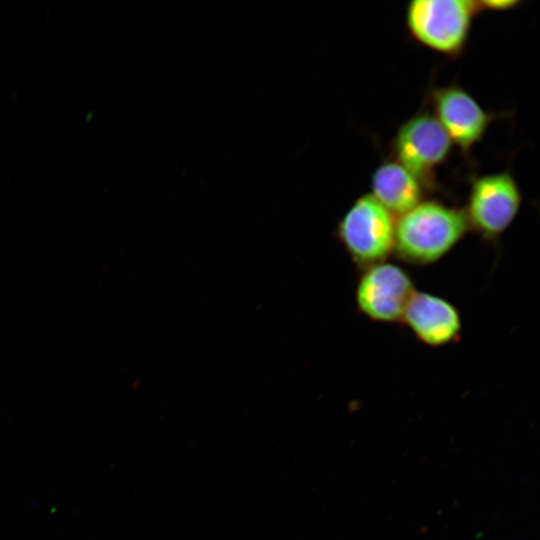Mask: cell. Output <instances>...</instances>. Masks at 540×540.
Here are the masks:
<instances>
[{"label":"cell","instance_id":"6da1fadb","mask_svg":"<svg viewBox=\"0 0 540 540\" xmlns=\"http://www.w3.org/2000/svg\"><path fill=\"white\" fill-rule=\"evenodd\" d=\"M468 229L465 210L422 201L395 221L393 251L408 263L429 265L446 256Z\"/></svg>","mask_w":540,"mask_h":540},{"label":"cell","instance_id":"7a4b0ae2","mask_svg":"<svg viewBox=\"0 0 540 540\" xmlns=\"http://www.w3.org/2000/svg\"><path fill=\"white\" fill-rule=\"evenodd\" d=\"M395 219L371 194L359 197L340 219L336 234L361 268L386 261L394 250Z\"/></svg>","mask_w":540,"mask_h":540},{"label":"cell","instance_id":"3957f363","mask_svg":"<svg viewBox=\"0 0 540 540\" xmlns=\"http://www.w3.org/2000/svg\"><path fill=\"white\" fill-rule=\"evenodd\" d=\"M481 10L471 0H416L406 11L412 36L423 45L447 55L464 47L473 16Z\"/></svg>","mask_w":540,"mask_h":540},{"label":"cell","instance_id":"277c9868","mask_svg":"<svg viewBox=\"0 0 540 540\" xmlns=\"http://www.w3.org/2000/svg\"><path fill=\"white\" fill-rule=\"evenodd\" d=\"M520 205V189L510 172L478 177L471 185L465 211L469 228L485 239H496L512 224Z\"/></svg>","mask_w":540,"mask_h":540},{"label":"cell","instance_id":"5b68a950","mask_svg":"<svg viewBox=\"0 0 540 540\" xmlns=\"http://www.w3.org/2000/svg\"><path fill=\"white\" fill-rule=\"evenodd\" d=\"M415 292L407 272L384 261L363 269L356 286V305L372 321L393 323L402 321Z\"/></svg>","mask_w":540,"mask_h":540},{"label":"cell","instance_id":"8992f818","mask_svg":"<svg viewBox=\"0 0 540 540\" xmlns=\"http://www.w3.org/2000/svg\"><path fill=\"white\" fill-rule=\"evenodd\" d=\"M451 140L438 119L421 113L407 120L397 131L394 152L397 162L419 182L427 183L433 170L449 155Z\"/></svg>","mask_w":540,"mask_h":540},{"label":"cell","instance_id":"52a82bcc","mask_svg":"<svg viewBox=\"0 0 540 540\" xmlns=\"http://www.w3.org/2000/svg\"><path fill=\"white\" fill-rule=\"evenodd\" d=\"M435 117L451 142L463 150L470 149L484 135L491 115L464 89L448 86L433 94Z\"/></svg>","mask_w":540,"mask_h":540},{"label":"cell","instance_id":"ba28073f","mask_svg":"<svg viewBox=\"0 0 540 540\" xmlns=\"http://www.w3.org/2000/svg\"><path fill=\"white\" fill-rule=\"evenodd\" d=\"M402 321L423 344L440 347L458 340L462 322L459 311L448 300L416 291Z\"/></svg>","mask_w":540,"mask_h":540},{"label":"cell","instance_id":"9c48e42d","mask_svg":"<svg viewBox=\"0 0 540 540\" xmlns=\"http://www.w3.org/2000/svg\"><path fill=\"white\" fill-rule=\"evenodd\" d=\"M392 215H402L422 202V185L400 163L385 162L372 176V194Z\"/></svg>","mask_w":540,"mask_h":540},{"label":"cell","instance_id":"30bf717a","mask_svg":"<svg viewBox=\"0 0 540 540\" xmlns=\"http://www.w3.org/2000/svg\"><path fill=\"white\" fill-rule=\"evenodd\" d=\"M481 9H491V10H503V9H509L512 8L517 4V1H480Z\"/></svg>","mask_w":540,"mask_h":540}]
</instances>
